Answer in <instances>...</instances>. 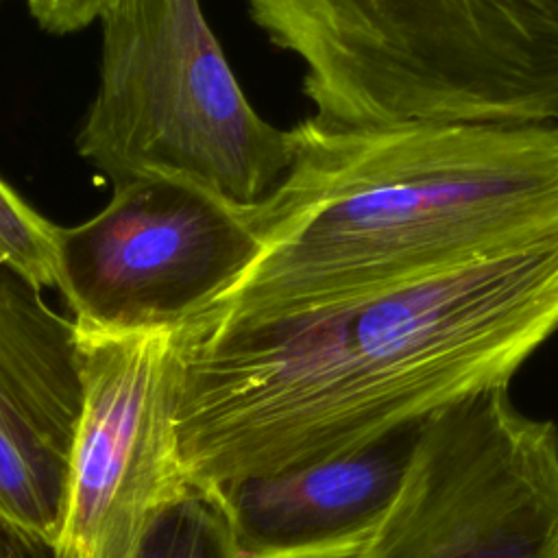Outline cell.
<instances>
[{
	"label": "cell",
	"mask_w": 558,
	"mask_h": 558,
	"mask_svg": "<svg viewBox=\"0 0 558 558\" xmlns=\"http://www.w3.org/2000/svg\"><path fill=\"white\" fill-rule=\"evenodd\" d=\"M558 333V238L325 299L170 329L190 482L336 458L510 388Z\"/></svg>",
	"instance_id": "obj_1"
},
{
	"label": "cell",
	"mask_w": 558,
	"mask_h": 558,
	"mask_svg": "<svg viewBox=\"0 0 558 558\" xmlns=\"http://www.w3.org/2000/svg\"><path fill=\"white\" fill-rule=\"evenodd\" d=\"M288 135L257 251L201 307L303 303L558 238V124L310 116Z\"/></svg>",
	"instance_id": "obj_2"
},
{
	"label": "cell",
	"mask_w": 558,
	"mask_h": 558,
	"mask_svg": "<svg viewBox=\"0 0 558 558\" xmlns=\"http://www.w3.org/2000/svg\"><path fill=\"white\" fill-rule=\"evenodd\" d=\"M314 116L558 124V0H246Z\"/></svg>",
	"instance_id": "obj_3"
},
{
	"label": "cell",
	"mask_w": 558,
	"mask_h": 558,
	"mask_svg": "<svg viewBox=\"0 0 558 558\" xmlns=\"http://www.w3.org/2000/svg\"><path fill=\"white\" fill-rule=\"evenodd\" d=\"M100 24L78 155L113 183L174 179L264 201L290 166V135L248 102L201 0H118Z\"/></svg>",
	"instance_id": "obj_4"
},
{
	"label": "cell",
	"mask_w": 558,
	"mask_h": 558,
	"mask_svg": "<svg viewBox=\"0 0 558 558\" xmlns=\"http://www.w3.org/2000/svg\"><path fill=\"white\" fill-rule=\"evenodd\" d=\"M355 558H558V425L521 412L510 388L432 414Z\"/></svg>",
	"instance_id": "obj_5"
},
{
	"label": "cell",
	"mask_w": 558,
	"mask_h": 558,
	"mask_svg": "<svg viewBox=\"0 0 558 558\" xmlns=\"http://www.w3.org/2000/svg\"><path fill=\"white\" fill-rule=\"evenodd\" d=\"M74 327L81 410L52 558H129L194 486L174 423L172 327Z\"/></svg>",
	"instance_id": "obj_6"
},
{
	"label": "cell",
	"mask_w": 558,
	"mask_h": 558,
	"mask_svg": "<svg viewBox=\"0 0 558 558\" xmlns=\"http://www.w3.org/2000/svg\"><path fill=\"white\" fill-rule=\"evenodd\" d=\"M259 244L257 203L174 179L116 183L92 218L61 227V294L72 320L174 327L211 301Z\"/></svg>",
	"instance_id": "obj_7"
},
{
	"label": "cell",
	"mask_w": 558,
	"mask_h": 558,
	"mask_svg": "<svg viewBox=\"0 0 558 558\" xmlns=\"http://www.w3.org/2000/svg\"><path fill=\"white\" fill-rule=\"evenodd\" d=\"M81 410L76 327L0 264V532L52 554Z\"/></svg>",
	"instance_id": "obj_8"
},
{
	"label": "cell",
	"mask_w": 558,
	"mask_h": 558,
	"mask_svg": "<svg viewBox=\"0 0 558 558\" xmlns=\"http://www.w3.org/2000/svg\"><path fill=\"white\" fill-rule=\"evenodd\" d=\"M421 425L336 458L211 488L242 558H355L399 495Z\"/></svg>",
	"instance_id": "obj_9"
},
{
	"label": "cell",
	"mask_w": 558,
	"mask_h": 558,
	"mask_svg": "<svg viewBox=\"0 0 558 558\" xmlns=\"http://www.w3.org/2000/svg\"><path fill=\"white\" fill-rule=\"evenodd\" d=\"M129 558H242V554L216 490L192 486L148 525Z\"/></svg>",
	"instance_id": "obj_10"
},
{
	"label": "cell",
	"mask_w": 558,
	"mask_h": 558,
	"mask_svg": "<svg viewBox=\"0 0 558 558\" xmlns=\"http://www.w3.org/2000/svg\"><path fill=\"white\" fill-rule=\"evenodd\" d=\"M61 227L0 177V264L35 288H61Z\"/></svg>",
	"instance_id": "obj_11"
},
{
	"label": "cell",
	"mask_w": 558,
	"mask_h": 558,
	"mask_svg": "<svg viewBox=\"0 0 558 558\" xmlns=\"http://www.w3.org/2000/svg\"><path fill=\"white\" fill-rule=\"evenodd\" d=\"M35 22L50 33L65 35L100 20L118 0H24Z\"/></svg>",
	"instance_id": "obj_12"
},
{
	"label": "cell",
	"mask_w": 558,
	"mask_h": 558,
	"mask_svg": "<svg viewBox=\"0 0 558 558\" xmlns=\"http://www.w3.org/2000/svg\"><path fill=\"white\" fill-rule=\"evenodd\" d=\"M0 558H7V554H4V547H2V543H0Z\"/></svg>",
	"instance_id": "obj_13"
}]
</instances>
